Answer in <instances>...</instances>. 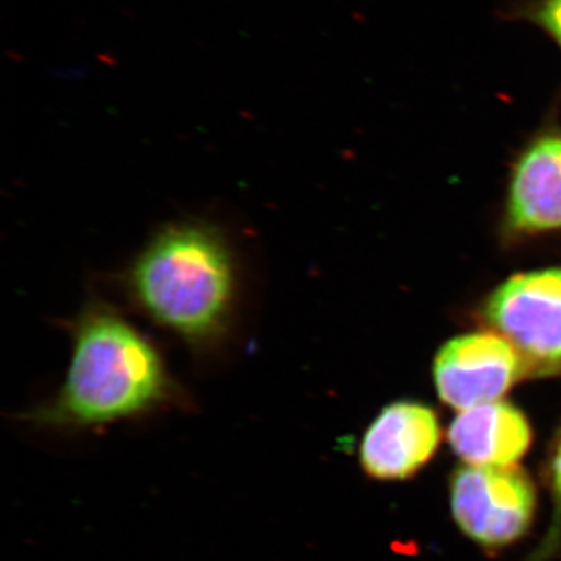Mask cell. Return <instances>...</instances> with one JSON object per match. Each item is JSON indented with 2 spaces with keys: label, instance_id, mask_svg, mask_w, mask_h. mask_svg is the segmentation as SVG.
<instances>
[{
  "label": "cell",
  "instance_id": "1",
  "mask_svg": "<svg viewBox=\"0 0 561 561\" xmlns=\"http://www.w3.org/2000/svg\"><path fill=\"white\" fill-rule=\"evenodd\" d=\"M65 382L21 420L47 432L101 430L190 404L161 351L113 306L84 305L70 323Z\"/></svg>",
  "mask_w": 561,
  "mask_h": 561
},
{
  "label": "cell",
  "instance_id": "2",
  "mask_svg": "<svg viewBox=\"0 0 561 561\" xmlns=\"http://www.w3.org/2000/svg\"><path fill=\"white\" fill-rule=\"evenodd\" d=\"M124 286L140 312L198 353L219 348L230 335L238 260L216 225L183 220L161 228L128 265Z\"/></svg>",
  "mask_w": 561,
  "mask_h": 561
},
{
  "label": "cell",
  "instance_id": "3",
  "mask_svg": "<svg viewBox=\"0 0 561 561\" xmlns=\"http://www.w3.org/2000/svg\"><path fill=\"white\" fill-rule=\"evenodd\" d=\"M485 316L527 371L561 368V268L513 276L491 295Z\"/></svg>",
  "mask_w": 561,
  "mask_h": 561
},
{
  "label": "cell",
  "instance_id": "4",
  "mask_svg": "<svg viewBox=\"0 0 561 561\" xmlns=\"http://www.w3.org/2000/svg\"><path fill=\"white\" fill-rule=\"evenodd\" d=\"M451 505L468 537L485 548H502L529 530L537 494L519 468L468 465L453 478Z\"/></svg>",
  "mask_w": 561,
  "mask_h": 561
},
{
  "label": "cell",
  "instance_id": "5",
  "mask_svg": "<svg viewBox=\"0 0 561 561\" xmlns=\"http://www.w3.org/2000/svg\"><path fill=\"white\" fill-rule=\"evenodd\" d=\"M526 373L515 346L491 332L453 339L438 353L434 368L442 400L461 412L500 401Z\"/></svg>",
  "mask_w": 561,
  "mask_h": 561
},
{
  "label": "cell",
  "instance_id": "6",
  "mask_svg": "<svg viewBox=\"0 0 561 561\" xmlns=\"http://www.w3.org/2000/svg\"><path fill=\"white\" fill-rule=\"evenodd\" d=\"M440 426L426 405L397 402L383 409L360 445L364 471L381 481H401L420 471L437 451Z\"/></svg>",
  "mask_w": 561,
  "mask_h": 561
},
{
  "label": "cell",
  "instance_id": "7",
  "mask_svg": "<svg viewBox=\"0 0 561 561\" xmlns=\"http://www.w3.org/2000/svg\"><path fill=\"white\" fill-rule=\"evenodd\" d=\"M530 442L529 421L501 401L461 412L449 430L454 453L474 467H515Z\"/></svg>",
  "mask_w": 561,
  "mask_h": 561
},
{
  "label": "cell",
  "instance_id": "8",
  "mask_svg": "<svg viewBox=\"0 0 561 561\" xmlns=\"http://www.w3.org/2000/svg\"><path fill=\"white\" fill-rule=\"evenodd\" d=\"M508 214L519 230L561 228V136H545L524 153L513 175Z\"/></svg>",
  "mask_w": 561,
  "mask_h": 561
},
{
  "label": "cell",
  "instance_id": "9",
  "mask_svg": "<svg viewBox=\"0 0 561 561\" xmlns=\"http://www.w3.org/2000/svg\"><path fill=\"white\" fill-rule=\"evenodd\" d=\"M516 14L541 28L561 50V0H527Z\"/></svg>",
  "mask_w": 561,
  "mask_h": 561
},
{
  "label": "cell",
  "instance_id": "10",
  "mask_svg": "<svg viewBox=\"0 0 561 561\" xmlns=\"http://www.w3.org/2000/svg\"><path fill=\"white\" fill-rule=\"evenodd\" d=\"M552 482L557 496H559V500L561 501V442L559 448H557L556 456H553Z\"/></svg>",
  "mask_w": 561,
  "mask_h": 561
},
{
  "label": "cell",
  "instance_id": "11",
  "mask_svg": "<svg viewBox=\"0 0 561 561\" xmlns=\"http://www.w3.org/2000/svg\"><path fill=\"white\" fill-rule=\"evenodd\" d=\"M55 73H58V76L60 77H70V79H77V77L79 76H83L84 73V68L83 66H81V68H70V69H60L58 70V72H55Z\"/></svg>",
  "mask_w": 561,
  "mask_h": 561
}]
</instances>
